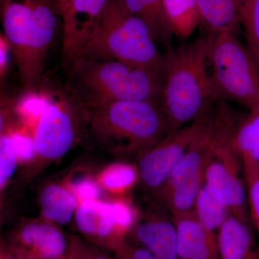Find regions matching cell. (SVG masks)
Here are the masks:
<instances>
[{
    "label": "cell",
    "instance_id": "obj_9",
    "mask_svg": "<svg viewBox=\"0 0 259 259\" xmlns=\"http://www.w3.org/2000/svg\"><path fill=\"white\" fill-rule=\"evenodd\" d=\"M108 2L109 0H72L69 11L62 19V54L66 64H72L90 41Z\"/></svg>",
    "mask_w": 259,
    "mask_h": 259
},
{
    "label": "cell",
    "instance_id": "obj_30",
    "mask_svg": "<svg viewBox=\"0 0 259 259\" xmlns=\"http://www.w3.org/2000/svg\"><path fill=\"white\" fill-rule=\"evenodd\" d=\"M112 251L115 253L116 259H157L143 247L126 241L116 246Z\"/></svg>",
    "mask_w": 259,
    "mask_h": 259
},
{
    "label": "cell",
    "instance_id": "obj_19",
    "mask_svg": "<svg viewBox=\"0 0 259 259\" xmlns=\"http://www.w3.org/2000/svg\"><path fill=\"white\" fill-rule=\"evenodd\" d=\"M162 5L174 35L190 37L200 23L197 0H162Z\"/></svg>",
    "mask_w": 259,
    "mask_h": 259
},
{
    "label": "cell",
    "instance_id": "obj_21",
    "mask_svg": "<svg viewBox=\"0 0 259 259\" xmlns=\"http://www.w3.org/2000/svg\"><path fill=\"white\" fill-rule=\"evenodd\" d=\"M194 217L207 231L217 234L232 213L229 208L218 200L202 185L199 191L193 209Z\"/></svg>",
    "mask_w": 259,
    "mask_h": 259
},
{
    "label": "cell",
    "instance_id": "obj_11",
    "mask_svg": "<svg viewBox=\"0 0 259 259\" xmlns=\"http://www.w3.org/2000/svg\"><path fill=\"white\" fill-rule=\"evenodd\" d=\"M1 13L3 34L11 47L20 79H23L32 35L30 0H1Z\"/></svg>",
    "mask_w": 259,
    "mask_h": 259
},
{
    "label": "cell",
    "instance_id": "obj_6",
    "mask_svg": "<svg viewBox=\"0 0 259 259\" xmlns=\"http://www.w3.org/2000/svg\"><path fill=\"white\" fill-rule=\"evenodd\" d=\"M50 98L33 131L35 158L54 161L64 156L86 126L83 102L74 90Z\"/></svg>",
    "mask_w": 259,
    "mask_h": 259
},
{
    "label": "cell",
    "instance_id": "obj_18",
    "mask_svg": "<svg viewBox=\"0 0 259 259\" xmlns=\"http://www.w3.org/2000/svg\"><path fill=\"white\" fill-rule=\"evenodd\" d=\"M127 11L147 24L158 44L171 49L172 32L163 11L162 0H119Z\"/></svg>",
    "mask_w": 259,
    "mask_h": 259
},
{
    "label": "cell",
    "instance_id": "obj_29",
    "mask_svg": "<svg viewBox=\"0 0 259 259\" xmlns=\"http://www.w3.org/2000/svg\"><path fill=\"white\" fill-rule=\"evenodd\" d=\"M67 259H112L95 247L85 244L77 238L70 242Z\"/></svg>",
    "mask_w": 259,
    "mask_h": 259
},
{
    "label": "cell",
    "instance_id": "obj_1",
    "mask_svg": "<svg viewBox=\"0 0 259 259\" xmlns=\"http://www.w3.org/2000/svg\"><path fill=\"white\" fill-rule=\"evenodd\" d=\"M209 34L166 50L161 105L171 132L191 124L219 100L207 69Z\"/></svg>",
    "mask_w": 259,
    "mask_h": 259
},
{
    "label": "cell",
    "instance_id": "obj_25",
    "mask_svg": "<svg viewBox=\"0 0 259 259\" xmlns=\"http://www.w3.org/2000/svg\"><path fill=\"white\" fill-rule=\"evenodd\" d=\"M241 159L248 193L250 222L259 236V163L248 158Z\"/></svg>",
    "mask_w": 259,
    "mask_h": 259
},
{
    "label": "cell",
    "instance_id": "obj_12",
    "mask_svg": "<svg viewBox=\"0 0 259 259\" xmlns=\"http://www.w3.org/2000/svg\"><path fill=\"white\" fill-rule=\"evenodd\" d=\"M137 245L157 259H179L178 236L174 218L158 214H140L132 233Z\"/></svg>",
    "mask_w": 259,
    "mask_h": 259
},
{
    "label": "cell",
    "instance_id": "obj_31",
    "mask_svg": "<svg viewBox=\"0 0 259 259\" xmlns=\"http://www.w3.org/2000/svg\"><path fill=\"white\" fill-rule=\"evenodd\" d=\"M13 54L11 47H10L8 39L4 34L0 35V79L1 83L4 81L5 76L8 72L10 59V54Z\"/></svg>",
    "mask_w": 259,
    "mask_h": 259
},
{
    "label": "cell",
    "instance_id": "obj_13",
    "mask_svg": "<svg viewBox=\"0 0 259 259\" xmlns=\"http://www.w3.org/2000/svg\"><path fill=\"white\" fill-rule=\"evenodd\" d=\"M74 218L78 230L95 243L113 250L123 242L117 234L110 200L100 199L80 202Z\"/></svg>",
    "mask_w": 259,
    "mask_h": 259
},
{
    "label": "cell",
    "instance_id": "obj_15",
    "mask_svg": "<svg viewBox=\"0 0 259 259\" xmlns=\"http://www.w3.org/2000/svg\"><path fill=\"white\" fill-rule=\"evenodd\" d=\"M251 223L231 214L216 236L220 259H259Z\"/></svg>",
    "mask_w": 259,
    "mask_h": 259
},
{
    "label": "cell",
    "instance_id": "obj_33",
    "mask_svg": "<svg viewBox=\"0 0 259 259\" xmlns=\"http://www.w3.org/2000/svg\"><path fill=\"white\" fill-rule=\"evenodd\" d=\"M0 259H19L15 254L9 246H5V245H2L1 253H0Z\"/></svg>",
    "mask_w": 259,
    "mask_h": 259
},
{
    "label": "cell",
    "instance_id": "obj_26",
    "mask_svg": "<svg viewBox=\"0 0 259 259\" xmlns=\"http://www.w3.org/2000/svg\"><path fill=\"white\" fill-rule=\"evenodd\" d=\"M30 131L31 130L21 123L13 125L5 131H8L11 136L18 163L21 164L30 163L35 159L33 133Z\"/></svg>",
    "mask_w": 259,
    "mask_h": 259
},
{
    "label": "cell",
    "instance_id": "obj_14",
    "mask_svg": "<svg viewBox=\"0 0 259 259\" xmlns=\"http://www.w3.org/2000/svg\"><path fill=\"white\" fill-rule=\"evenodd\" d=\"M174 221L178 236L179 259H220L216 234L207 231L193 212Z\"/></svg>",
    "mask_w": 259,
    "mask_h": 259
},
{
    "label": "cell",
    "instance_id": "obj_16",
    "mask_svg": "<svg viewBox=\"0 0 259 259\" xmlns=\"http://www.w3.org/2000/svg\"><path fill=\"white\" fill-rule=\"evenodd\" d=\"M200 23L209 34L234 32L240 23V0H197Z\"/></svg>",
    "mask_w": 259,
    "mask_h": 259
},
{
    "label": "cell",
    "instance_id": "obj_32",
    "mask_svg": "<svg viewBox=\"0 0 259 259\" xmlns=\"http://www.w3.org/2000/svg\"><path fill=\"white\" fill-rule=\"evenodd\" d=\"M59 13L61 19L64 18L65 15L69 11L72 0H49Z\"/></svg>",
    "mask_w": 259,
    "mask_h": 259
},
{
    "label": "cell",
    "instance_id": "obj_4",
    "mask_svg": "<svg viewBox=\"0 0 259 259\" xmlns=\"http://www.w3.org/2000/svg\"><path fill=\"white\" fill-rule=\"evenodd\" d=\"M83 100L152 101L161 104L163 73L110 59L79 58L71 64Z\"/></svg>",
    "mask_w": 259,
    "mask_h": 259
},
{
    "label": "cell",
    "instance_id": "obj_22",
    "mask_svg": "<svg viewBox=\"0 0 259 259\" xmlns=\"http://www.w3.org/2000/svg\"><path fill=\"white\" fill-rule=\"evenodd\" d=\"M102 190L125 196L140 180L138 166L126 162L114 163L105 167L97 179Z\"/></svg>",
    "mask_w": 259,
    "mask_h": 259
},
{
    "label": "cell",
    "instance_id": "obj_23",
    "mask_svg": "<svg viewBox=\"0 0 259 259\" xmlns=\"http://www.w3.org/2000/svg\"><path fill=\"white\" fill-rule=\"evenodd\" d=\"M204 184V177L188 181L159 193L175 218L193 212L194 204Z\"/></svg>",
    "mask_w": 259,
    "mask_h": 259
},
{
    "label": "cell",
    "instance_id": "obj_2",
    "mask_svg": "<svg viewBox=\"0 0 259 259\" xmlns=\"http://www.w3.org/2000/svg\"><path fill=\"white\" fill-rule=\"evenodd\" d=\"M83 102L87 127L102 148L115 156L139 157L171 133L158 102Z\"/></svg>",
    "mask_w": 259,
    "mask_h": 259
},
{
    "label": "cell",
    "instance_id": "obj_34",
    "mask_svg": "<svg viewBox=\"0 0 259 259\" xmlns=\"http://www.w3.org/2000/svg\"><path fill=\"white\" fill-rule=\"evenodd\" d=\"M258 69H259V64H258Z\"/></svg>",
    "mask_w": 259,
    "mask_h": 259
},
{
    "label": "cell",
    "instance_id": "obj_24",
    "mask_svg": "<svg viewBox=\"0 0 259 259\" xmlns=\"http://www.w3.org/2000/svg\"><path fill=\"white\" fill-rule=\"evenodd\" d=\"M240 23L243 25L247 49L259 64V0H240Z\"/></svg>",
    "mask_w": 259,
    "mask_h": 259
},
{
    "label": "cell",
    "instance_id": "obj_8",
    "mask_svg": "<svg viewBox=\"0 0 259 259\" xmlns=\"http://www.w3.org/2000/svg\"><path fill=\"white\" fill-rule=\"evenodd\" d=\"M207 112L190 125L169 133L139 157L140 180L148 190L159 191L166 184L202 129Z\"/></svg>",
    "mask_w": 259,
    "mask_h": 259
},
{
    "label": "cell",
    "instance_id": "obj_17",
    "mask_svg": "<svg viewBox=\"0 0 259 259\" xmlns=\"http://www.w3.org/2000/svg\"><path fill=\"white\" fill-rule=\"evenodd\" d=\"M79 204L77 198L65 185L51 184L40 192L41 213L49 223L60 225L69 223Z\"/></svg>",
    "mask_w": 259,
    "mask_h": 259
},
{
    "label": "cell",
    "instance_id": "obj_10",
    "mask_svg": "<svg viewBox=\"0 0 259 259\" xmlns=\"http://www.w3.org/2000/svg\"><path fill=\"white\" fill-rule=\"evenodd\" d=\"M69 246L52 223L31 222L19 230L9 247L19 259H67Z\"/></svg>",
    "mask_w": 259,
    "mask_h": 259
},
{
    "label": "cell",
    "instance_id": "obj_3",
    "mask_svg": "<svg viewBox=\"0 0 259 259\" xmlns=\"http://www.w3.org/2000/svg\"><path fill=\"white\" fill-rule=\"evenodd\" d=\"M157 44L142 19L119 0H109L95 33L76 59H110L163 74L165 57Z\"/></svg>",
    "mask_w": 259,
    "mask_h": 259
},
{
    "label": "cell",
    "instance_id": "obj_28",
    "mask_svg": "<svg viewBox=\"0 0 259 259\" xmlns=\"http://www.w3.org/2000/svg\"><path fill=\"white\" fill-rule=\"evenodd\" d=\"M66 187L74 194L79 202L101 199L102 188L97 179L90 175H79L69 179Z\"/></svg>",
    "mask_w": 259,
    "mask_h": 259
},
{
    "label": "cell",
    "instance_id": "obj_20",
    "mask_svg": "<svg viewBox=\"0 0 259 259\" xmlns=\"http://www.w3.org/2000/svg\"><path fill=\"white\" fill-rule=\"evenodd\" d=\"M241 118L232 136L231 146L241 158L259 163V105Z\"/></svg>",
    "mask_w": 259,
    "mask_h": 259
},
{
    "label": "cell",
    "instance_id": "obj_27",
    "mask_svg": "<svg viewBox=\"0 0 259 259\" xmlns=\"http://www.w3.org/2000/svg\"><path fill=\"white\" fill-rule=\"evenodd\" d=\"M18 161L8 131L1 133L0 139V187L1 190L9 183L14 175Z\"/></svg>",
    "mask_w": 259,
    "mask_h": 259
},
{
    "label": "cell",
    "instance_id": "obj_7",
    "mask_svg": "<svg viewBox=\"0 0 259 259\" xmlns=\"http://www.w3.org/2000/svg\"><path fill=\"white\" fill-rule=\"evenodd\" d=\"M204 184L232 214L251 223L243 164L231 141L218 146L209 158L204 168Z\"/></svg>",
    "mask_w": 259,
    "mask_h": 259
},
{
    "label": "cell",
    "instance_id": "obj_5",
    "mask_svg": "<svg viewBox=\"0 0 259 259\" xmlns=\"http://www.w3.org/2000/svg\"><path fill=\"white\" fill-rule=\"evenodd\" d=\"M208 61L221 100L236 102L249 110L259 105L258 66L234 32L209 34Z\"/></svg>",
    "mask_w": 259,
    "mask_h": 259
}]
</instances>
